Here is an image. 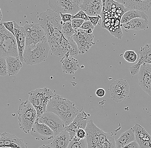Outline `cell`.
I'll list each match as a JSON object with an SVG mask.
<instances>
[{
    "instance_id": "6da1fadb",
    "label": "cell",
    "mask_w": 151,
    "mask_h": 148,
    "mask_svg": "<svg viewBox=\"0 0 151 148\" xmlns=\"http://www.w3.org/2000/svg\"><path fill=\"white\" fill-rule=\"evenodd\" d=\"M38 22L46 33L50 49L57 46L64 36L61 30L64 23L60 14L48 9L39 14Z\"/></svg>"
},
{
    "instance_id": "9c48e42d",
    "label": "cell",
    "mask_w": 151,
    "mask_h": 148,
    "mask_svg": "<svg viewBox=\"0 0 151 148\" xmlns=\"http://www.w3.org/2000/svg\"><path fill=\"white\" fill-rule=\"evenodd\" d=\"M73 38L77 44L79 54H84L87 52L91 47L95 44L93 34H88L86 31L80 28L75 30Z\"/></svg>"
},
{
    "instance_id": "7bdbcfd3",
    "label": "cell",
    "mask_w": 151,
    "mask_h": 148,
    "mask_svg": "<svg viewBox=\"0 0 151 148\" xmlns=\"http://www.w3.org/2000/svg\"><path fill=\"white\" fill-rule=\"evenodd\" d=\"M0 148H9V147H0Z\"/></svg>"
},
{
    "instance_id": "30bf717a",
    "label": "cell",
    "mask_w": 151,
    "mask_h": 148,
    "mask_svg": "<svg viewBox=\"0 0 151 148\" xmlns=\"http://www.w3.org/2000/svg\"><path fill=\"white\" fill-rule=\"evenodd\" d=\"M109 90L111 99L116 102H121L128 97L130 87L126 80L119 79L111 84Z\"/></svg>"
},
{
    "instance_id": "83f0119b",
    "label": "cell",
    "mask_w": 151,
    "mask_h": 148,
    "mask_svg": "<svg viewBox=\"0 0 151 148\" xmlns=\"http://www.w3.org/2000/svg\"><path fill=\"white\" fill-rule=\"evenodd\" d=\"M123 57L129 63H134L137 58V55L134 51L127 50L124 52Z\"/></svg>"
},
{
    "instance_id": "277c9868",
    "label": "cell",
    "mask_w": 151,
    "mask_h": 148,
    "mask_svg": "<svg viewBox=\"0 0 151 148\" xmlns=\"http://www.w3.org/2000/svg\"><path fill=\"white\" fill-rule=\"evenodd\" d=\"M18 120L21 129L26 134L30 133L37 118V112L28 100L21 103L17 111Z\"/></svg>"
},
{
    "instance_id": "d6986e66",
    "label": "cell",
    "mask_w": 151,
    "mask_h": 148,
    "mask_svg": "<svg viewBox=\"0 0 151 148\" xmlns=\"http://www.w3.org/2000/svg\"><path fill=\"white\" fill-rule=\"evenodd\" d=\"M60 62L63 72L66 74H74L80 67L78 60L71 56L65 55L60 60Z\"/></svg>"
},
{
    "instance_id": "2e32d148",
    "label": "cell",
    "mask_w": 151,
    "mask_h": 148,
    "mask_svg": "<svg viewBox=\"0 0 151 148\" xmlns=\"http://www.w3.org/2000/svg\"><path fill=\"white\" fill-rule=\"evenodd\" d=\"M0 147L28 148L23 139L6 132L0 133Z\"/></svg>"
},
{
    "instance_id": "9a60e30c",
    "label": "cell",
    "mask_w": 151,
    "mask_h": 148,
    "mask_svg": "<svg viewBox=\"0 0 151 148\" xmlns=\"http://www.w3.org/2000/svg\"><path fill=\"white\" fill-rule=\"evenodd\" d=\"M80 9L90 16L100 15L102 11L101 0H81Z\"/></svg>"
},
{
    "instance_id": "60d3db41",
    "label": "cell",
    "mask_w": 151,
    "mask_h": 148,
    "mask_svg": "<svg viewBox=\"0 0 151 148\" xmlns=\"http://www.w3.org/2000/svg\"><path fill=\"white\" fill-rule=\"evenodd\" d=\"M39 148H52L51 147L50 145H43Z\"/></svg>"
},
{
    "instance_id": "7a4b0ae2",
    "label": "cell",
    "mask_w": 151,
    "mask_h": 148,
    "mask_svg": "<svg viewBox=\"0 0 151 148\" xmlns=\"http://www.w3.org/2000/svg\"><path fill=\"white\" fill-rule=\"evenodd\" d=\"M46 111L56 114L63 121L65 126L72 122L79 112L74 103L57 94H55L49 101Z\"/></svg>"
},
{
    "instance_id": "8d00e7d4",
    "label": "cell",
    "mask_w": 151,
    "mask_h": 148,
    "mask_svg": "<svg viewBox=\"0 0 151 148\" xmlns=\"http://www.w3.org/2000/svg\"><path fill=\"white\" fill-rule=\"evenodd\" d=\"M89 21L92 23V24L95 27L98 24L100 19H101V17L100 15H98L97 16H88Z\"/></svg>"
},
{
    "instance_id": "f35d334b",
    "label": "cell",
    "mask_w": 151,
    "mask_h": 148,
    "mask_svg": "<svg viewBox=\"0 0 151 148\" xmlns=\"http://www.w3.org/2000/svg\"><path fill=\"white\" fill-rule=\"evenodd\" d=\"M106 94V91L103 88H99L95 92V95L99 98L103 97Z\"/></svg>"
},
{
    "instance_id": "5bb4252c",
    "label": "cell",
    "mask_w": 151,
    "mask_h": 148,
    "mask_svg": "<svg viewBox=\"0 0 151 148\" xmlns=\"http://www.w3.org/2000/svg\"><path fill=\"white\" fill-rule=\"evenodd\" d=\"M139 84L143 91L151 97V64L142 65L138 74Z\"/></svg>"
},
{
    "instance_id": "7c38bea8",
    "label": "cell",
    "mask_w": 151,
    "mask_h": 148,
    "mask_svg": "<svg viewBox=\"0 0 151 148\" xmlns=\"http://www.w3.org/2000/svg\"><path fill=\"white\" fill-rule=\"evenodd\" d=\"M30 133L36 140L44 141L50 140L55 136L53 131L44 123H40L37 119L34 123Z\"/></svg>"
},
{
    "instance_id": "d590c367",
    "label": "cell",
    "mask_w": 151,
    "mask_h": 148,
    "mask_svg": "<svg viewBox=\"0 0 151 148\" xmlns=\"http://www.w3.org/2000/svg\"><path fill=\"white\" fill-rule=\"evenodd\" d=\"M76 136L80 139H86V130L83 129H79L76 132Z\"/></svg>"
},
{
    "instance_id": "f1b7e54d",
    "label": "cell",
    "mask_w": 151,
    "mask_h": 148,
    "mask_svg": "<svg viewBox=\"0 0 151 148\" xmlns=\"http://www.w3.org/2000/svg\"><path fill=\"white\" fill-rule=\"evenodd\" d=\"M67 148H88L86 138L77 142L70 140Z\"/></svg>"
},
{
    "instance_id": "d4e9b609",
    "label": "cell",
    "mask_w": 151,
    "mask_h": 148,
    "mask_svg": "<svg viewBox=\"0 0 151 148\" xmlns=\"http://www.w3.org/2000/svg\"><path fill=\"white\" fill-rule=\"evenodd\" d=\"M136 18H142L148 20V16L145 12L134 9L129 10L123 15L121 20V25Z\"/></svg>"
},
{
    "instance_id": "4fadbf2b",
    "label": "cell",
    "mask_w": 151,
    "mask_h": 148,
    "mask_svg": "<svg viewBox=\"0 0 151 148\" xmlns=\"http://www.w3.org/2000/svg\"><path fill=\"white\" fill-rule=\"evenodd\" d=\"M88 121V114L82 109L79 111L72 122L65 128V130L69 133L70 139L75 136L77 130L81 129H86Z\"/></svg>"
},
{
    "instance_id": "ab89813d",
    "label": "cell",
    "mask_w": 151,
    "mask_h": 148,
    "mask_svg": "<svg viewBox=\"0 0 151 148\" xmlns=\"http://www.w3.org/2000/svg\"><path fill=\"white\" fill-rule=\"evenodd\" d=\"M122 148H140L138 144L137 143L136 140L133 141L130 144L125 145L124 147Z\"/></svg>"
},
{
    "instance_id": "4dcf8cb0",
    "label": "cell",
    "mask_w": 151,
    "mask_h": 148,
    "mask_svg": "<svg viewBox=\"0 0 151 148\" xmlns=\"http://www.w3.org/2000/svg\"><path fill=\"white\" fill-rule=\"evenodd\" d=\"M94 27H95L89 21H85L80 28L86 31L88 34H91L93 33Z\"/></svg>"
},
{
    "instance_id": "8fae6325",
    "label": "cell",
    "mask_w": 151,
    "mask_h": 148,
    "mask_svg": "<svg viewBox=\"0 0 151 148\" xmlns=\"http://www.w3.org/2000/svg\"><path fill=\"white\" fill-rule=\"evenodd\" d=\"M37 119L39 122L47 125L53 131L55 136L65 130V125L64 122L54 113L46 111Z\"/></svg>"
},
{
    "instance_id": "44dd1931",
    "label": "cell",
    "mask_w": 151,
    "mask_h": 148,
    "mask_svg": "<svg viewBox=\"0 0 151 148\" xmlns=\"http://www.w3.org/2000/svg\"><path fill=\"white\" fill-rule=\"evenodd\" d=\"M148 20L142 18H136L131 20L126 23L123 24L121 26L126 30H132L139 31L148 29Z\"/></svg>"
},
{
    "instance_id": "74e56055",
    "label": "cell",
    "mask_w": 151,
    "mask_h": 148,
    "mask_svg": "<svg viewBox=\"0 0 151 148\" xmlns=\"http://www.w3.org/2000/svg\"><path fill=\"white\" fill-rule=\"evenodd\" d=\"M60 16H61V20L64 23L68 21H71L72 17L73 15L70 14H60Z\"/></svg>"
},
{
    "instance_id": "b9f144b4",
    "label": "cell",
    "mask_w": 151,
    "mask_h": 148,
    "mask_svg": "<svg viewBox=\"0 0 151 148\" xmlns=\"http://www.w3.org/2000/svg\"><path fill=\"white\" fill-rule=\"evenodd\" d=\"M3 15L2 14L1 10V8H0V23H1Z\"/></svg>"
},
{
    "instance_id": "4316f807",
    "label": "cell",
    "mask_w": 151,
    "mask_h": 148,
    "mask_svg": "<svg viewBox=\"0 0 151 148\" xmlns=\"http://www.w3.org/2000/svg\"><path fill=\"white\" fill-rule=\"evenodd\" d=\"M61 33L63 36L67 39L73 37L75 34V30L72 28L71 21H68L64 24L62 25Z\"/></svg>"
},
{
    "instance_id": "d6a6232c",
    "label": "cell",
    "mask_w": 151,
    "mask_h": 148,
    "mask_svg": "<svg viewBox=\"0 0 151 148\" xmlns=\"http://www.w3.org/2000/svg\"><path fill=\"white\" fill-rule=\"evenodd\" d=\"M85 21L81 19H72L71 24L72 28L74 30L80 28Z\"/></svg>"
},
{
    "instance_id": "f546056e",
    "label": "cell",
    "mask_w": 151,
    "mask_h": 148,
    "mask_svg": "<svg viewBox=\"0 0 151 148\" xmlns=\"http://www.w3.org/2000/svg\"><path fill=\"white\" fill-rule=\"evenodd\" d=\"M7 74L6 60L4 57L0 56V76H5Z\"/></svg>"
},
{
    "instance_id": "7402d4cb",
    "label": "cell",
    "mask_w": 151,
    "mask_h": 148,
    "mask_svg": "<svg viewBox=\"0 0 151 148\" xmlns=\"http://www.w3.org/2000/svg\"><path fill=\"white\" fill-rule=\"evenodd\" d=\"M70 142L69 133L64 130L57 135L55 136L50 145L52 148H67Z\"/></svg>"
},
{
    "instance_id": "52a82bcc",
    "label": "cell",
    "mask_w": 151,
    "mask_h": 148,
    "mask_svg": "<svg viewBox=\"0 0 151 148\" xmlns=\"http://www.w3.org/2000/svg\"><path fill=\"white\" fill-rule=\"evenodd\" d=\"M23 28L26 34L25 46L47 41L46 33L39 24H26Z\"/></svg>"
},
{
    "instance_id": "1f68e13d",
    "label": "cell",
    "mask_w": 151,
    "mask_h": 148,
    "mask_svg": "<svg viewBox=\"0 0 151 148\" xmlns=\"http://www.w3.org/2000/svg\"><path fill=\"white\" fill-rule=\"evenodd\" d=\"M81 19L84 20L85 21H89L88 16L84 11L81 10L75 15H73L72 19Z\"/></svg>"
},
{
    "instance_id": "5b68a950",
    "label": "cell",
    "mask_w": 151,
    "mask_h": 148,
    "mask_svg": "<svg viewBox=\"0 0 151 148\" xmlns=\"http://www.w3.org/2000/svg\"><path fill=\"white\" fill-rule=\"evenodd\" d=\"M13 56L19 57L16 38L0 23V56Z\"/></svg>"
},
{
    "instance_id": "836d02e7",
    "label": "cell",
    "mask_w": 151,
    "mask_h": 148,
    "mask_svg": "<svg viewBox=\"0 0 151 148\" xmlns=\"http://www.w3.org/2000/svg\"><path fill=\"white\" fill-rule=\"evenodd\" d=\"M6 29L9 31V32L13 34V35L15 36L14 33V21H8V22H2Z\"/></svg>"
},
{
    "instance_id": "e575fe53",
    "label": "cell",
    "mask_w": 151,
    "mask_h": 148,
    "mask_svg": "<svg viewBox=\"0 0 151 148\" xmlns=\"http://www.w3.org/2000/svg\"><path fill=\"white\" fill-rule=\"evenodd\" d=\"M141 66L137 63L135 64H134L132 66L129 67V71H130L131 75L132 76H135L136 74H138Z\"/></svg>"
},
{
    "instance_id": "ac0fdd59",
    "label": "cell",
    "mask_w": 151,
    "mask_h": 148,
    "mask_svg": "<svg viewBox=\"0 0 151 148\" xmlns=\"http://www.w3.org/2000/svg\"><path fill=\"white\" fill-rule=\"evenodd\" d=\"M14 33L18 49L19 58L23 62V54L25 47L26 34L23 27H22L16 21H14Z\"/></svg>"
},
{
    "instance_id": "e0dca14e",
    "label": "cell",
    "mask_w": 151,
    "mask_h": 148,
    "mask_svg": "<svg viewBox=\"0 0 151 148\" xmlns=\"http://www.w3.org/2000/svg\"><path fill=\"white\" fill-rule=\"evenodd\" d=\"M136 141L140 148H151V135L145 129L138 124H135L132 127Z\"/></svg>"
},
{
    "instance_id": "8992f818",
    "label": "cell",
    "mask_w": 151,
    "mask_h": 148,
    "mask_svg": "<svg viewBox=\"0 0 151 148\" xmlns=\"http://www.w3.org/2000/svg\"><path fill=\"white\" fill-rule=\"evenodd\" d=\"M29 99L37 112V118L46 112L49 101L55 94L50 89L44 87L32 90L28 93Z\"/></svg>"
},
{
    "instance_id": "ba28073f",
    "label": "cell",
    "mask_w": 151,
    "mask_h": 148,
    "mask_svg": "<svg viewBox=\"0 0 151 148\" xmlns=\"http://www.w3.org/2000/svg\"><path fill=\"white\" fill-rule=\"evenodd\" d=\"M81 0H48V4L52 10L58 14L74 15L79 12Z\"/></svg>"
},
{
    "instance_id": "3957f363",
    "label": "cell",
    "mask_w": 151,
    "mask_h": 148,
    "mask_svg": "<svg viewBox=\"0 0 151 148\" xmlns=\"http://www.w3.org/2000/svg\"><path fill=\"white\" fill-rule=\"evenodd\" d=\"M50 48L48 41L25 46L23 52V62L26 65L38 64L46 61Z\"/></svg>"
},
{
    "instance_id": "484cf974",
    "label": "cell",
    "mask_w": 151,
    "mask_h": 148,
    "mask_svg": "<svg viewBox=\"0 0 151 148\" xmlns=\"http://www.w3.org/2000/svg\"><path fill=\"white\" fill-rule=\"evenodd\" d=\"M139 59L137 62L141 66L144 64H151V44H146L144 47L140 48L139 51Z\"/></svg>"
},
{
    "instance_id": "ffe728a7",
    "label": "cell",
    "mask_w": 151,
    "mask_h": 148,
    "mask_svg": "<svg viewBox=\"0 0 151 148\" xmlns=\"http://www.w3.org/2000/svg\"><path fill=\"white\" fill-rule=\"evenodd\" d=\"M124 7L128 10H137L147 12L151 6V0H124Z\"/></svg>"
},
{
    "instance_id": "cb8c5ba5",
    "label": "cell",
    "mask_w": 151,
    "mask_h": 148,
    "mask_svg": "<svg viewBox=\"0 0 151 148\" xmlns=\"http://www.w3.org/2000/svg\"><path fill=\"white\" fill-rule=\"evenodd\" d=\"M136 140L134 133L132 128L125 131L116 141V148H122L127 144Z\"/></svg>"
},
{
    "instance_id": "603a6c76",
    "label": "cell",
    "mask_w": 151,
    "mask_h": 148,
    "mask_svg": "<svg viewBox=\"0 0 151 148\" xmlns=\"http://www.w3.org/2000/svg\"><path fill=\"white\" fill-rule=\"evenodd\" d=\"M5 59L8 75L9 76L17 75L22 67V62L19 57L13 56H7Z\"/></svg>"
}]
</instances>
